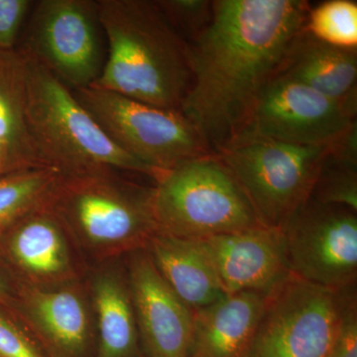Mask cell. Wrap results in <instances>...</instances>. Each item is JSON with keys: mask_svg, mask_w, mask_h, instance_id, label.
Returning <instances> with one entry per match:
<instances>
[{"mask_svg": "<svg viewBox=\"0 0 357 357\" xmlns=\"http://www.w3.org/2000/svg\"><path fill=\"white\" fill-rule=\"evenodd\" d=\"M154 2L188 44L206 29L213 17V1L208 0H158Z\"/></svg>", "mask_w": 357, "mask_h": 357, "instance_id": "obj_24", "label": "cell"}, {"mask_svg": "<svg viewBox=\"0 0 357 357\" xmlns=\"http://www.w3.org/2000/svg\"><path fill=\"white\" fill-rule=\"evenodd\" d=\"M310 9L305 0L213 1L210 24L188 44L191 84L181 107L211 153L243 131Z\"/></svg>", "mask_w": 357, "mask_h": 357, "instance_id": "obj_1", "label": "cell"}, {"mask_svg": "<svg viewBox=\"0 0 357 357\" xmlns=\"http://www.w3.org/2000/svg\"><path fill=\"white\" fill-rule=\"evenodd\" d=\"M88 291L95 317L93 357H145L126 272L114 267L96 270Z\"/></svg>", "mask_w": 357, "mask_h": 357, "instance_id": "obj_18", "label": "cell"}, {"mask_svg": "<svg viewBox=\"0 0 357 357\" xmlns=\"http://www.w3.org/2000/svg\"><path fill=\"white\" fill-rule=\"evenodd\" d=\"M15 318L48 357H89L93 354L95 317L81 281L53 288L18 285Z\"/></svg>", "mask_w": 357, "mask_h": 357, "instance_id": "obj_13", "label": "cell"}, {"mask_svg": "<svg viewBox=\"0 0 357 357\" xmlns=\"http://www.w3.org/2000/svg\"><path fill=\"white\" fill-rule=\"evenodd\" d=\"M70 89L93 86L107 59L98 0H39L16 50Z\"/></svg>", "mask_w": 357, "mask_h": 357, "instance_id": "obj_8", "label": "cell"}, {"mask_svg": "<svg viewBox=\"0 0 357 357\" xmlns=\"http://www.w3.org/2000/svg\"><path fill=\"white\" fill-rule=\"evenodd\" d=\"M72 91L107 137L158 178L185 162L213 154L196 126L181 112L95 86Z\"/></svg>", "mask_w": 357, "mask_h": 357, "instance_id": "obj_7", "label": "cell"}, {"mask_svg": "<svg viewBox=\"0 0 357 357\" xmlns=\"http://www.w3.org/2000/svg\"><path fill=\"white\" fill-rule=\"evenodd\" d=\"M129 255L128 280L145 357H189L194 311L174 292L144 249Z\"/></svg>", "mask_w": 357, "mask_h": 357, "instance_id": "obj_14", "label": "cell"}, {"mask_svg": "<svg viewBox=\"0 0 357 357\" xmlns=\"http://www.w3.org/2000/svg\"><path fill=\"white\" fill-rule=\"evenodd\" d=\"M0 357H48L23 324L1 309Z\"/></svg>", "mask_w": 357, "mask_h": 357, "instance_id": "obj_25", "label": "cell"}, {"mask_svg": "<svg viewBox=\"0 0 357 357\" xmlns=\"http://www.w3.org/2000/svg\"><path fill=\"white\" fill-rule=\"evenodd\" d=\"M144 250L174 292L192 311L227 295L198 241L156 232Z\"/></svg>", "mask_w": 357, "mask_h": 357, "instance_id": "obj_19", "label": "cell"}, {"mask_svg": "<svg viewBox=\"0 0 357 357\" xmlns=\"http://www.w3.org/2000/svg\"><path fill=\"white\" fill-rule=\"evenodd\" d=\"M18 283L0 260V309L15 318Z\"/></svg>", "mask_w": 357, "mask_h": 357, "instance_id": "obj_28", "label": "cell"}, {"mask_svg": "<svg viewBox=\"0 0 357 357\" xmlns=\"http://www.w3.org/2000/svg\"><path fill=\"white\" fill-rule=\"evenodd\" d=\"M153 211L157 232L194 241L264 225L215 154L161 176L153 187Z\"/></svg>", "mask_w": 357, "mask_h": 357, "instance_id": "obj_5", "label": "cell"}, {"mask_svg": "<svg viewBox=\"0 0 357 357\" xmlns=\"http://www.w3.org/2000/svg\"><path fill=\"white\" fill-rule=\"evenodd\" d=\"M107 59L93 86L181 112L191 84L188 43L154 1L98 0Z\"/></svg>", "mask_w": 357, "mask_h": 357, "instance_id": "obj_2", "label": "cell"}, {"mask_svg": "<svg viewBox=\"0 0 357 357\" xmlns=\"http://www.w3.org/2000/svg\"><path fill=\"white\" fill-rule=\"evenodd\" d=\"M328 151V145L238 137L215 155L241 185L260 222L283 229L311 199Z\"/></svg>", "mask_w": 357, "mask_h": 357, "instance_id": "obj_6", "label": "cell"}, {"mask_svg": "<svg viewBox=\"0 0 357 357\" xmlns=\"http://www.w3.org/2000/svg\"><path fill=\"white\" fill-rule=\"evenodd\" d=\"M282 230L291 274L337 292L356 287V211L310 199Z\"/></svg>", "mask_w": 357, "mask_h": 357, "instance_id": "obj_10", "label": "cell"}, {"mask_svg": "<svg viewBox=\"0 0 357 357\" xmlns=\"http://www.w3.org/2000/svg\"><path fill=\"white\" fill-rule=\"evenodd\" d=\"M62 176L48 167L0 175V237L28 215L51 203Z\"/></svg>", "mask_w": 357, "mask_h": 357, "instance_id": "obj_21", "label": "cell"}, {"mask_svg": "<svg viewBox=\"0 0 357 357\" xmlns=\"http://www.w3.org/2000/svg\"><path fill=\"white\" fill-rule=\"evenodd\" d=\"M311 199L319 204L345 206L357 213V167L338 161L328 151Z\"/></svg>", "mask_w": 357, "mask_h": 357, "instance_id": "obj_23", "label": "cell"}, {"mask_svg": "<svg viewBox=\"0 0 357 357\" xmlns=\"http://www.w3.org/2000/svg\"><path fill=\"white\" fill-rule=\"evenodd\" d=\"M18 54L22 64L25 126L43 166L54 169L62 177L126 171L157 181L154 171L107 137L77 102L72 89L31 59Z\"/></svg>", "mask_w": 357, "mask_h": 357, "instance_id": "obj_3", "label": "cell"}, {"mask_svg": "<svg viewBox=\"0 0 357 357\" xmlns=\"http://www.w3.org/2000/svg\"><path fill=\"white\" fill-rule=\"evenodd\" d=\"M266 294L237 292L194 312L189 357H249Z\"/></svg>", "mask_w": 357, "mask_h": 357, "instance_id": "obj_16", "label": "cell"}, {"mask_svg": "<svg viewBox=\"0 0 357 357\" xmlns=\"http://www.w3.org/2000/svg\"><path fill=\"white\" fill-rule=\"evenodd\" d=\"M277 74L306 84L356 117L357 48L324 43L304 27L289 47Z\"/></svg>", "mask_w": 357, "mask_h": 357, "instance_id": "obj_17", "label": "cell"}, {"mask_svg": "<svg viewBox=\"0 0 357 357\" xmlns=\"http://www.w3.org/2000/svg\"><path fill=\"white\" fill-rule=\"evenodd\" d=\"M117 171L62 177L52 204L77 248L107 260L145 249L157 232L153 188Z\"/></svg>", "mask_w": 357, "mask_h": 357, "instance_id": "obj_4", "label": "cell"}, {"mask_svg": "<svg viewBox=\"0 0 357 357\" xmlns=\"http://www.w3.org/2000/svg\"><path fill=\"white\" fill-rule=\"evenodd\" d=\"M333 357H357V305L356 287L344 292Z\"/></svg>", "mask_w": 357, "mask_h": 357, "instance_id": "obj_27", "label": "cell"}, {"mask_svg": "<svg viewBox=\"0 0 357 357\" xmlns=\"http://www.w3.org/2000/svg\"><path fill=\"white\" fill-rule=\"evenodd\" d=\"M198 241L227 294H267L290 274L278 227L259 225Z\"/></svg>", "mask_w": 357, "mask_h": 357, "instance_id": "obj_15", "label": "cell"}, {"mask_svg": "<svg viewBox=\"0 0 357 357\" xmlns=\"http://www.w3.org/2000/svg\"><path fill=\"white\" fill-rule=\"evenodd\" d=\"M35 1L0 0V52L15 51Z\"/></svg>", "mask_w": 357, "mask_h": 357, "instance_id": "obj_26", "label": "cell"}, {"mask_svg": "<svg viewBox=\"0 0 357 357\" xmlns=\"http://www.w3.org/2000/svg\"><path fill=\"white\" fill-rule=\"evenodd\" d=\"M77 248L51 202L0 237V260L18 285L58 287L81 281L83 268Z\"/></svg>", "mask_w": 357, "mask_h": 357, "instance_id": "obj_12", "label": "cell"}, {"mask_svg": "<svg viewBox=\"0 0 357 357\" xmlns=\"http://www.w3.org/2000/svg\"><path fill=\"white\" fill-rule=\"evenodd\" d=\"M45 167L31 144L22 100V64L16 51L0 52V175Z\"/></svg>", "mask_w": 357, "mask_h": 357, "instance_id": "obj_20", "label": "cell"}, {"mask_svg": "<svg viewBox=\"0 0 357 357\" xmlns=\"http://www.w3.org/2000/svg\"><path fill=\"white\" fill-rule=\"evenodd\" d=\"M305 30L314 38L338 48H357V3L328 0L307 13Z\"/></svg>", "mask_w": 357, "mask_h": 357, "instance_id": "obj_22", "label": "cell"}, {"mask_svg": "<svg viewBox=\"0 0 357 357\" xmlns=\"http://www.w3.org/2000/svg\"><path fill=\"white\" fill-rule=\"evenodd\" d=\"M328 357H333V354H331V356H328Z\"/></svg>", "mask_w": 357, "mask_h": 357, "instance_id": "obj_29", "label": "cell"}, {"mask_svg": "<svg viewBox=\"0 0 357 357\" xmlns=\"http://www.w3.org/2000/svg\"><path fill=\"white\" fill-rule=\"evenodd\" d=\"M344 292L289 274L266 294L249 357L330 356Z\"/></svg>", "mask_w": 357, "mask_h": 357, "instance_id": "obj_9", "label": "cell"}, {"mask_svg": "<svg viewBox=\"0 0 357 357\" xmlns=\"http://www.w3.org/2000/svg\"><path fill=\"white\" fill-rule=\"evenodd\" d=\"M354 121V115L340 103L306 84L277 74L258 96L236 138L261 137L291 144L331 146Z\"/></svg>", "mask_w": 357, "mask_h": 357, "instance_id": "obj_11", "label": "cell"}]
</instances>
